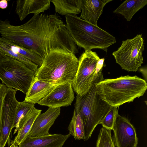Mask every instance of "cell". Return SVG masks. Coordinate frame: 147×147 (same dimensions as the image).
<instances>
[{"label":"cell","mask_w":147,"mask_h":147,"mask_svg":"<svg viewBox=\"0 0 147 147\" xmlns=\"http://www.w3.org/2000/svg\"><path fill=\"white\" fill-rule=\"evenodd\" d=\"M60 17L56 13L34 15L26 23L18 26L7 20H0L1 36L34 51L42 58L51 50L61 49L75 55L77 46Z\"/></svg>","instance_id":"cell-1"},{"label":"cell","mask_w":147,"mask_h":147,"mask_svg":"<svg viewBox=\"0 0 147 147\" xmlns=\"http://www.w3.org/2000/svg\"><path fill=\"white\" fill-rule=\"evenodd\" d=\"M78 65V59L74 54L63 49H54L42 58V64L35 71V76L56 85L72 83Z\"/></svg>","instance_id":"cell-2"},{"label":"cell","mask_w":147,"mask_h":147,"mask_svg":"<svg viewBox=\"0 0 147 147\" xmlns=\"http://www.w3.org/2000/svg\"><path fill=\"white\" fill-rule=\"evenodd\" d=\"M95 86L101 98L111 106L117 108L142 96L147 88L146 80L136 76L103 79Z\"/></svg>","instance_id":"cell-3"},{"label":"cell","mask_w":147,"mask_h":147,"mask_svg":"<svg viewBox=\"0 0 147 147\" xmlns=\"http://www.w3.org/2000/svg\"><path fill=\"white\" fill-rule=\"evenodd\" d=\"M65 26L74 42L85 51L100 49L107 51L116 42L115 37L98 26L89 23L77 15L65 16Z\"/></svg>","instance_id":"cell-4"},{"label":"cell","mask_w":147,"mask_h":147,"mask_svg":"<svg viewBox=\"0 0 147 147\" xmlns=\"http://www.w3.org/2000/svg\"><path fill=\"white\" fill-rule=\"evenodd\" d=\"M103 79L102 73L88 92L82 95L77 94L76 96L74 112L79 114L82 120L84 141L90 138L95 127L102 121L112 107L102 99L96 92L95 84Z\"/></svg>","instance_id":"cell-5"},{"label":"cell","mask_w":147,"mask_h":147,"mask_svg":"<svg viewBox=\"0 0 147 147\" xmlns=\"http://www.w3.org/2000/svg\"><path fill=\"white\" fill-rule=\"evenodd\" d=\"M105 58H100L91 50L85 51L78 59V65L72 83L73 90L82 95L88 91L96 78L102 73Z\"/></svg>","instance_id":"cell-6"},{"label":"cell","mask_w":147,"mask_h":147,"mask_svg":"<svg viewBox=\"0 0 147 147\" xmlns=\"http://www.w3.org/2000/svg\"><path fill=\"white\" fill-rule=\"evenodd\" d=\"M35 72L18 60L11 57L0 62V79L8 88L26 94L35 76Z\"/></svg>","instance_id":"cell-7"},{"label":"cell","mask_w":147,"mask_h":147,"mask_svg":"<svg viewBox=\"0 0 147 147\" xmlns=\"http://www.w3.org/2000/svg\"><path fill=\"white\" fill-rule=\"evenodd\" d=\"M142 34L122 41L120 47L113 52L116 62L122 69L128 71H137L143 63V52L144 50Z\"/></svg>","instance_id":"cell-8"},{"label":"cell","mask_w":147,"mask_h":147,"mask_svg":"<svg viewBox=\"0 0 147 147\" xmlns=\"http://www.w3.org/2000/svg\"><path fill=\"white\" fill-rule=\"evenodd\" d=\"M17 91L8 88L3 100L0 118V147H5L7 143L10 144V135L19 102L16 97Z\"/></svg>","instance_id":"cell-9"},{"label":"cell","mask_w":147,"mask_h":147,"mask_svg":"<svg viewBox=\"0 0 147 147\" xmlns=\"http://www.w3.org/2000/svg\"><path fill=\"white\" fill-rule=\"evenodd\" d=\"M112 130L116 147H137L138 143L136 129L129 120L116 113Z\"/></svg>","instance_id":"cell-10"},{"label":"cell","mask_w":147,"mask_h":147,"mask_svg":"<svg viewBox=\"0 0 147 147\" xmlns=\"http://www.w3.org/2000/svg\"><path fill=\"white\" fill-rule=\"evenodd\" d=\"M74 98L72 84L67 82L56 86L38 104L53 109L60 108L70 105Z\"/></svg>","instance_id":"cell-11"},{"label":"cell","mask_w":147,"mask_h":147,"mask_svg":"<svg viewBox=\"0 0 147 147\" xmlns=\"http://www.w3.org/2000/svg\"><path fill=\"white\" fill-rule=\"evenodd\" d=\"M60 108H49L42 113H40L35 119L28 136L38 137L48 135L51 126L59 115Z\"/></svg>","instance_id":"cell-12"},{"label":"cell","mask_w":147,"mask_h":147,"mask_svg":"<svg viewBox=\"0 0 147 147\" xmlns=\"http://www.w3.org/2000/svg\"><path fill=\"white\" fill-rule=\"evenodd\" d=\"M60 134H50L38 137L28 136L19 144V147H62L70 136Z\"/></svg>","instance_id":"cell-13"},{"label":"cell","mask_w":147,"mask_h":147,"mask_svg":"<svg viewBox=\"0 0 147 147\" xmlns=\"http://www.w3.org/2000/svg\"><path fill=\"white\" fill-rule=\"evenodd\" d=\"M51 0H19L16 2V11L20 21L28 15H34L44 12L49 9Z\"/></svg>","instance_id":"cell-14"},{"label":"cell","mask_w":147,"mask_h":147,"mask_svg":"<svg viewBox=\"0 0 147 147\" xmlns=\"http://www.w3.org/2000/svg\"><path fill=\"white\" fill-rule=\"evenodd\" d=\"M112 0H82L80 18L95 26L102 14L104 6Z\"/></svg>","instance_id":"cell-15"},{"label":"cell","mask_w":147,"mask_h":147,"mask_svg":"<svg viewBox=\"0 0 147 147\" xmlns=\"http://www.w3.org/2000/svg\"><path fill=\"white\" fill-rule=\"evenodd\" d=\"M56 85L40 80L35 76L26 94L24 101L34 105L38 103L51 92Z\"/></svg>","instance_id":"cell-16"},{"label":"cell","mask_w":147,"mask_h":147,"mask_svg":"<svg viewBox=\"0 0 147 147\" xmlns=\"http://www.w3.org/2000/svg\"><path fill=\"white\" fill-rule=\"evenodd\" d=\"M42 110L34 107L20 120L17 134L11 142L18 146L28 135L33 123Z\"/></svg>","instance_id":"cell-17"},{"label":"cell","mask_w":147,"mask_h":147,"mask_svg":"<svg viewBox=\"0 0 147 147\" xmlns=\"http://www.w3.org/2000/svg\"><path fill=\"white\" fill-rule=\"evenodd\" d=\"M56 13L62 15H77L82 11V0H51Z\"/></svg>","instance_id":"cell-18"},{"label":"cell","mask_w":147,"mask_h":147,"mask_svg":"<svg viewBox=\"0 0 147 147\" xmlns=\"http://www.w3.org/2000/svg\"><path fill=\"white\" fill-rule=\"evenodd\" d=\"M147 4V0H127L122 3L113 12L121 14L129 21L137 12Z\"/></svg>","instance_id":"cell-19"},{"label":"cell","mask_w":147,"mask_h":147,"mask_svg":"<svg viewBox=\"0 0 147 147\" xmlns=\"http://www.w3.org/2000/svg\"><path fill=\"white\" fill-rule=\"evenodd\" d=\"M0 40L13 51L24 56L38 67L41 65L42 58L34 51L18 45L2 37H0Z\"/></svg>","instance_id":"cell-20"},{"label":"cell","mask_w":147,"mask_h":147,"mask_svg":"<svg viewBox=\"0 0 147 147\" xmlns=\"http://www.w3.org/2000/svg\"><path fill=\"white\" fill-rule=\"evenodd\" d=\"M69 134L77 140L84 139V130L83 124L80 115L73 112L71 120L68 127Z\"/></svg>","instance_id":"cell-21"},{"label":"cell","mask_w":147,"mask_h":147,"mask_svg":"<svg viewBox=\"0 0 147 147\" xmlns=\"http://www.w3.org/2000/svg\"><path fill=\"white\" fill-rule=\"evenodd\" d=\"M0 50L6 55L22 62L33 71H35L38 67L37 65L24 56L13 51L0 40Z\"/></svg>","instance_id":"cell-22"},{"label":"cell","mask_w":147,"mask_h":147,"mask_svg":"<svg viewBox=\"0 0 147 147\" xmlns=\"http://www.w3.org/2000/svg\"><path fill=\"white\" fill-rule=\"evenodd\" d=\"M111 130L103 127L100 129L96 147H115Z\"/></svg>","instance_id":"cell-23"},{"label":"cell","mask_w":147,"mask_h":147,"mask_svg":"<svg viewBox=\"0 0 147 147\" xmlns=\"http://www.w3.org/2000/svg\"><path fill=\"white\" fill-rule=\"evenodd\" d=\"M34 107V104L28 102L24 101L19 102L15 116L13 127L15 128L13 134L18 131L21 119Z\"/></svg>","instance_id":"cell-24"},{"label":"cell","mask_w":147,"mask_h":147,"mask_svg":"<svg viewBox=\"0 0 147 147\" xmlns=\"http://www.w3.org/2000/svg\"><path fill=\"white\" fill-rule=\"evenodd\" d=\"M117 111V107H111L100 124H101L103 127L112 130L115 116Z\"/></svg>","instance_id":"cell-25"},{"label":"cell","mask_w":147,"mask_h":147,"mask_svg":"<svg viewBox=\"0 0 147 147\" xmlns=\"http://www.w3.org/2000/svg\"><path fill=\"white\" fill-rule=\"evenodd\" d=\"M7 88L5 85L0 84V118L3 100L6 93Z\"/></svg>","instance_id":"cell-26"},{"label":"cell","mask_w":147,"mask_h":147,"mask_svg":"<svg viewBox=\"0 0 147 147\" xmlns=\"http://www.w3.org/2000/svg\"><path fill=\"white\" fill-rule=\"evenodd\" d=\"M11 57L5 54L0 50V62L8 60Z\"/></svg>","instance_id":"cell-27"},{"label":"cell","mask_w":147,"mask_h":147,"mask_svg":"<svg viewBox=\"0 0 147 147\" xmlns=\"http://www.w3.org/2000/svg\"><path fill=\"white\" fill-rule=\"evenodd\" d=\"M8 6V2L6 0L0 1V8L1 9H5Z\"/></svg>","instance_id":"cell-28"},{"label":"cell","mask_w":147,"mask_h":147,"mask_svg":"<svg viewBox=\"0 0 147 147\" xmlns=\"http://www.w3.org/2000/svg\"><path fill=\"white\" fill-rule=\"evenodd\" d=\"M18 146L16 145L14 143L11 142V144L9 146V147H18Z\"/></svg>","instance_id":"cell-29"},{"label":"cell","mask_w":147,"mask_h":147,"mask_svg":"<svg viewBox=\"0 0 147 147\" xmlns=\"http://www.w3.org/2000/svg\"></svg>","instance_id":"cell-30"}]
</instances>
